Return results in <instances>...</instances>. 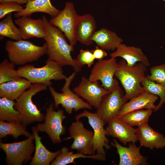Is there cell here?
<instances>
[{"instance_id":"obj_1","label":"cell","mask_w":165,"mask_h":165,"mask_svg":"<svg viewBox=\"0 0 165 165\" xmlns=\"http://www.w3.org/2000/svg\"><path fill=\"white\" fill-rule=\"evenodd\" d=\"M46 33L43 38L47 45L46 53L48 59L57 63L61 66H71L76 72L81 70L76 59L71 53L74 50L73 46L68 44L63 32L58 28L52 25L44 15L42 17Z\"/></svg>"},{"instance_id":"obj_2","label":"cell","mask_w":165,"mask_h":165,"mask_svg":"<svg viewBox=\"0 0 165 165\" xmlns=\"http://www.w3.org/2000/svg\"><path fill=\"white\" fill-rule=\"evenodd\" d=\"M146 68L141 62L129 67L123 59L118 63L115 76L124 88L125 93L124 97L127 100L145 92L141 83L146 77Z\"/></svg>"},{"instance_id":"obj_3","label":"cell","mask_w":165,"mask_h":165,"mask_svg":"<svg viewBox=\"0 0 165 165\" xmlns=\"http://www.w3.org/2000/svg\"><path fill=\"white\" fill-rule=\"evenodd\" d=\"M57 63L48 59L46 64L40 67H35L33 64H28L20 67L17 71L19 75L31 83H41L51 86V80H65L67 77Z\"/></svg>"},{"instance_id":"obj_4","label":"cell","mask_w":165,"mask_h":165,"mask_svg":"<svg viewBox=\"0 0 165 165\" xmlns=\"http://www.w3.org/2000/svg\"><path fill=\"white\" fill-rule=\"evenodd\" d=\"M5 48L11 62L23 66L37 61L46 53L47 45L46 42L39 46L27 41L9 40L6 42Z\"/></svg>"},{"instance_id":"obj_5","label":"cell","mask_w":165,"mask_h":165,"mask_svg":"<svg viewBox=\"0 0 165 165\" xmlns=\"http://www.w3.org/2000/svg\"><path fill=\"white\" fill-rule=\"evenodd\" d=\"M48 86L41 83L33 84L16 100L14 107L20 113L22 117L21 123L24 126L44 119V114L33 103L32 98L38 93L47 90Z\"/></svg>"},{"instance_id":"obj_6","label":"cell","mask_w":165,"mask_h":165,"mask_svg":"<svg viewBox=\"0 0 165 165\" xmlns=\"http://www.w3.org/2000/svg\"><path fill=\"white\" fill-rule=\"evenodd\" d=\"M76 72L72 73L65 79V83L61 89V93L57 92L54 88L49 86L50 92L53 97L54 106L57 108L61 105L64 108L67 113H72L73 110L77 111L81 109H92V106L87 102L83 101L79 96L71 90L70 84L75 77Z\"/></svg>"},{"instance_id":"obj_7","label":"cell","mask_w":165,"mask_h":165,"mask_svg":"<svg viewBox=\"0 0 165 165\" xmlns=\"http://www.w3.org/2000/svg\"><path fill=\"white\" fill-rule=\"evenodd\" d=\"M34 139L32 134L20 142L6 143L0 142V147L6 153L7 164L21 165L31 159V155L35 148Z\"/></svg>"},{"instance_id":"obj_8","label":"cell","mask_w":165,"mask_h":165,"mask_svg":"<svg viewBox=\"0 0 165 165\" xmlns=\"http://www.w3.org/2000/svg\"><path fill=\"white\" fill-rule=\"evenodd\" d=\"M80 16L77 13L74 4L72 2H67L63 9L49 21L52 25L63 32L69 44L74 46L77 42L75 31Z\"/></svg>"},{"instance_id":"obj_9","label":"cell","mask_w":165,"mask_h":165,"mask_svg":"<svg viewBox=\"0 0 165 165\" xmlns=\"http://www.w3.org/2000/svg\"><path fill=\"white\" fill-rule=\"evenodd\" d=\"M53 103L50 105L46 109L44 122L38 123L37 127L38 131L46 133L53 143L56 144L61 142L60 137L65 133L66 129L62 122L66 116L63 110L59 109L56 111L53 109Z\"/></svg>"},{"instance_id":"obj_10","label":"cell","mask_w":165,"mask_h":165,"mask_svg":"<svg viewBox=\"0 0 165 165\" xmlns=\"http://www.w3.org/2000/svg\"><path fill=\"white\" fill-rule=\"evenodd\" d=\"M128 100L124 97L123 92L118 85L103 97L96 113L106 124L109 120L118 116L122 107Z\"/></svg>"},{"instance_id":"obj_11","label":"cell","mask_w":165,"mask_h":165,"mask_svg":"<svg viewBox=\"0 0 165 165\" xmlns=\"http://www.w3.org/2000/svg\"><path fill=\"white\" fill-rule=\"evenodd\" d=\"M118 64L116 58L98 61L91 70L89 79L92 82L101 81V86L111 92L119 85L114 78Z\"/></svg>"},{"instance_id":"obj_12","label":"cell","mask_w":165,"mask_h":165,"mask_svg":"<svg viewBox=\"0 0 165 165\" xmlns=\"http://www.w3.org/2000/svg\"><path fill=\"white\" fill-rule=\"evenodd\" d=\"M71 138L74 141L71 146L72 150L89 155L95 154L93 145L94 132L86 129L82 122L76 120L69 128Z\"/></svg>"},{"instance_id":"obj_13","label":"cell","mask_w":165,"mask_h":165,"mask_svg":"<svg viewBox=\"0 0 165 165\" xmlns=\"http://www.w3.org/2000/svg\"><path fill=\"white\" fill-rule=\"evenodd\" d=\"M83 117L87 118L88 123L93 130V145L95 151L97 153L105 156V149H110V146L106 137L105 129L104 128L105 124L96 113H92L86 109L77 115L75 119L79 120Z\"/></svg>"},{"instance_id":"obj_14","label":"cell","mask_w":165,"mask_h":165,"mask_svg":"<svg viewBox=\"0 0 165 165\" xmlns=\"http://www.w3.org/2000/svg\"><path fill=\"white\" fill-rule=\"evenodd\" d=\"M73 91L96 109L103 97L110 93L100 86L98 81H91L84 76L82 77L80 83L74 88Z\"/></svg>"},{"instance_id":"obj_15","label":"cell","mask_w":165,"mask_h":165,"mask_svg":"<svg viewBox=\"0 0 165 165\" xmlns=\"http://www.w3.org/2000/svg\"><path fill=\"white\" fill-rule=\"evenodd\" d=\"M105 128L106 135L118 138L126 145L128 143L137 141L136 129L127 124L116 117L109 120Z\"/></svg>"},{"instance_id":"obj_16","label":"cell","mask_w":165,"mask_h":165,"mask_svg":"<svg viewBox=\"0 0 165 165\" xmlns=\"http://www.w3.org/2000/svg\"><path fill=\"white\" fill-rule=\"evenodd\" d=\"M135 143H130L128 147L123 146L114 139L111 144L116 148L119 158V165H146L147 158L140 153V147Z\"/></svg>"},{"instance_id":"obj_17","label":"cell","mask_w":165,"mask_h":165,"mask_svg":"<svg viewBox=\"0 0 165 165\" xmlns=\"http://www.w3.org/2000/svg\"><path fill=\"white\" fill-rule=\"evenodd\" d=\"M20 30L23 39L33 38H43L46 31L42 19H33L30 17L23 16L15 20Z\"/></svg>"},{"instance_id":"obj_18","label":"cell","mask_w":165,"mask_h":165,"mask_svg":"<svg viewBox=\"0 0 165 165\" xmlns=\"http://www.w3.org/2000/svg\"><path fill=\"white\" fill-rule=\"evenodd\" d=\"M138 141L140 147L148 148L151 149L163 148L165 147V137L155 131L148 123L138 127L136 129Z\"/></svg>"},{"instance_id":"obj_19","label":"cell","mask_w":165,"mask_h":165,"mask_svg":"<svg viewBox=\"0 0 165 165\" xmlns=\"http://www.w3.org/2000/svg\"><path fill=\"white\" fill-rule=\"evenodd\" d=\"M110 56L113 58H122L129 67L139 62L143 63L147 67L150 65L148 58L140 48L128 46L122 43L119 44L115 51L111 53Z\"/></svg>"},{"instance_id":"obj_20","label":"cell","mask_w":165,"mask_h":165,"mask_svg":"<svg viewBox=\"0 0 165 165\" xmlns=\"http://www.w3.org/2000/svg\"><path fill=\"white\" fill-rule=\"evenodd\" d=\"M96 25L94 16L90 14L80 16L77 24L75 35L77 41L86 46L92 44V38L96 31Z\"/></svg>"},{"instance_id":"obj_21","label":"cell","mask_w":165,"mask_h":165,"mask_svg":"<svg viewBox=\"0 0 165 165\" xmlns=\"http://www.w3.org/2000/svg\"><path fill=\"white\" fill-rule=\"evenodd\" d=\"M158 96L146 92L131 98L122 107L118 116L132 111L143 109L153 110L156 106L155 103Z\"/></svg>"},{"instance_id":"obj_22","label":"cell","mask_w":165,"mask_h":165,"mask_svg":"<svg viewBox=\"0 0 165 165\" xmlns=\"http://www.w3.org/2000/svg\"><path fill=\"white\" fill-rule=\"evenodd\" d=\"M32 130L35 141V151L30 165H49L61 153V150L52 152L47 149L41 141V138L38 135L37 127H32Z\"/></svg>"},{"instance_id":"obj_23","label":"cell","mask_w":165,"mask_h":165,"mask_svg":"<svg viewBox=\"0 0 165 165\" xmlns=\"http://www.w3.org/2000/svg\"><path fill=\"white\" fill-rule=\"evenodd\" d=\"M60 11L52 5L50 0H32L26 4L22 11L15 13L14 16L16 18L23 16L30 17L34 13L41 12L53 17Z\"/></svg>"},{"instance_id":"obj_24","label":"cell","mask_w":165,"mask_h":165,"mask_svg":"<svg viewBox=\"0 0 165 165\" xmlns=\"http://www.w3.org/2000/svg\"><path fill=\"white\" fill-rule=\"evenodd\" d=\"M32 85L24 78L0 84V97L16 100Z\"/></svg>"},{"instance_id":"obj_25","label":"cell","mask_w":165,"mask_h":165,"mask_svg":"<svg viewBox=\"0 0 165 165\" xmlns=\"http://www.w3.org/2000/svg\"><path fill=\"white\" fill-rule=\"evenodd\" d=\"M92 40L98 46L108 50H116L123 41L115 32L104 28L96 31Z\"/></svg>"},{"instance_id":"obj_26","label":"cell","mask_w":165,"mask_h":165,"mask_svg":"<svg viewBox=\"0 0 165 165\" xmlns=\"http://www.w3.org/2000/svg\"><path fill=\"white\" fill-rule=\"evenodd\" d=\"M61 150V153L51 163V165H65L71 163H75V160L79 158H91L102 161L106 159L105 155L100 154L89 155L79 152L74 153L72 152H69L68 148L65 146L63 147Z\"/></svg>"},{"instance_id":"obj_27","label":"cell","mask_w":165,"mask_h":165,"mask_svg":"<svg viewBox=\"0 0 165 165\" xmlns=\"http://www.w3.org/2000/svg\"><path fill=\"white\" fill-rule=\"evenodd\" d=\"M151 109H140L117 116L131 127H140L147 124L152 114Z\"/></svg>"},{"instance_id":"obj_28","label":"cell","mask_w":165,"mask_h":165,"mask_svg":"<svg viewBox=\"0 0 165 165\" xmlns=\"http://www.w3.org/2000/svg\"><path fill=\"white\" fill-rule=\"evenodd\" d=\"M14 100L6 98H0V119L8 122L21 123L22 117L20 113L14 107Z\"/></svg>"},{"instance_id":"obj_29","label":"cell","mask_w":165,"mask_h":165,"mask_svg":"<svg viewBox=\"0 0 165 165\" xmlns=\"http://www.w3.org/2000/svg\"><path fill=\"white\" fill-rule=\"evenodd\" d=\"M31 135L21 122H6L1 120L0 121V138H4L7 135H11L16 139L20 135L28 137Z\"/></svg>"},{"instance_id":"obj_30","label":"cell","mask_w":165,"mask_h":165,"mask_svg":"<svg viewBox=\"0 0 165 165\" xmlns=\"http://www.w3.org/2000/svg\"><path fill=\"white\" fill-rule=\"evenodd\" d=\"M4 37L16 41L23 40L20 30L15 25L12 20V13L7 15L0 22V39Z\"/></svg>"},{"instance_id":"obj_31","label":"cell","mask_w":165,"mask_h":165,"mask_svg":"<svg viewBox=\"0 0 165 165\" xmlns=\"http://www.w3.org/2000/svg\"><path fill=\"white\" fill-rule=\"evenodd\" d=\"M141 85L145 92L159 96L160 100L153 111L159 110L165 104V86L146 78L142 81Z\"/></svg>"},{"instance_id":"obj_32","label":"cell","mask_w":165,"mask_h":165,"mask_svg":"<svg viewBox=\"0 0 165 165\" xmlns=\"http://www.w3.org/2000/svg\"><path fill=\"white\" fill-rule=\"evenodd\" d=\"M15 64L7 59L0 64V84L20 79L22 77L15 69Z\"/></svg>"},{"instance_id":"obj_33","label":"cell","mask_w":165,"mask_h":165,"mask_svg":"<svg viewBox=\"0 0 165 165\" xmlns=\"http://www.w3.org/2000/svg\"><path fill=\"white\" fill-rule=\"evenodd\" d=\"M149 70L150 74L146 78L165 86V63L153 66Z\"/></svg>"},{"instance_id":"obj_34","label":"cell","mask_w":165,"mask_h":165,"mask_svg":"<svg viewBox=\"0 0 165 165\" xmlns=\"http://www.w3.org/2000/svg\"><path fill=\"white\" fill-rule=\"evenodd\" d=\"M95 59L92 50L88 49L81 50L76 58L78 64L81 68L85 65L89 67H91L94 64Z\"/></svg>"},{"instance_id":"obj_35","label":"cell","mask_w":165,"mask_h":165,"mask_svg":"<svg viewBox=\"0 0 165 165\" xmlns=\"http://www.w3.org/2000/svg\"><path fill=\"white\" fill-rule=\"evenodd\" d=\"M21 4L16 2H6L0 3V19L13 12H19L23 9Z\"/></svg>"},{"instance_id":"obj_36","label":"cell","mask_w":165,"mask_h":165,"mask_svg":"<svg viewBox=\"0 0 165 165\" xmlns=\"http://www.w3.org/2000/svg\"><path fill=\"white\" fill-rule=\"evenodd\" d=\"M92 50L95 59L98 61L103 60L108 55L107 53L105 50L98 46H96L95 49Z\"/></svg>"},{"instance_id":"obj_37","label":"cell","mask_w":165,"mask_h":165,"mask_svg":"<svg viewBox=\"0 0 165 165\" xmlns=\"http://www.w3.org/2000/svg\"><path fill=\"white\" fill-rule=\"evenodd\" d=\"M32 0H0V3L12 2H16L21 5H24L27 3L28 2Z\"/></svg>"},{"instance_id":"obj_38","label":"cell","mask_w":165,"mask_h":165,"mask_svg":"<svg viewBox=\"0 0 165 165\" xmlns=\"http://www.w3.org/2000/svg\"><path fill=\"white\" fill-rule=\"evenodd\" d=\"M162 0L164 1L165 2V0Z\"/></svg>"}]
</instances>
